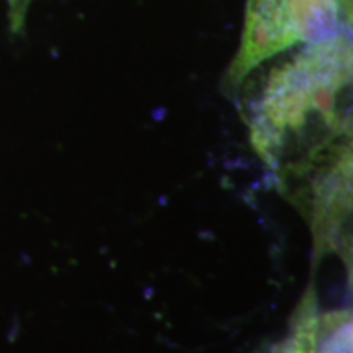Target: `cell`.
<instances>
[{"instance_id":"obj_1","label":"cell","mask_w":353,"mask_h":353,"mask_svg":"<svg viewBox=\"0 0 353 353\" xmlns=\"http://www.w3.org/2000/svg\"><path fill=\"white\" fill-rule=\"evenodd\" d=\"M352 83V33L304 46L268 74L252 107V138L275 156L285 144L321 132L345 134L347 92Z\"/></svg>"},{"instance_id":"obj_2","label":"cell","mask_w":353,"mask_h":353,"mask_svg":"<svg viewBox=\"0 0 353 353\" xmlns=\"http://www.w3.org/2000/svg\"><path fill=\"white\" fill-rule=\"evenodd\" d=\"M352 0H247L224 92L236 95L255 69L278 54L352 33Z\"/></svg>"},{"instance_id":"obj_3","label":"cell","mask_w":353,"mask_h":353,"mask_svg":"<svg viewBox=\"0 0 353 353\" xmlns=\"http://www.w3.org/2000/svg\"><path fill=\"white\" fill-rule=\"evenodd\" d=\"M33 0H7L8 23H10L12 32L19 33L23 30L26 15H28Z\"/></svg>"}]
</instances>
